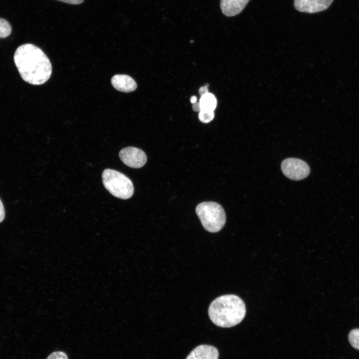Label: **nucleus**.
<instances>
[{"label": "nucleus", "mask_w": 359, "mask_h": 359, "mask_svg": "<svg viewBox=\"0 0 359 359\" xmlns=\"http://www.w3.org/2000/svg\"><path fill=\"white\" fill-rule=\"evenodd\" d=\"M208 314L212 322L221 328H230L239 324L246 314L243 300L235 295L219 296L210 304Z\"/></svg>", "instance_id": "nucleus-2"}, {"label": "nucleus", "mask_w": 359, "mask_h": 359, "mask_svg": "<svg viewBox=\"0 0 359 359\" xmlns=\"http://www.w3.org/2000/svg\"><path fill=\"white\" fill-rule=\"evenodd\" d=\"M192 109L194 111L199 112L201 110L200 104L199 102L193 103Z\"/></svg>", "instance_id": "nucleus-19"}, {"label": "nucleus", "mask_w": 359, "mask_h": 359, "mask_svg": "<svg viewBox=\"0 0 359 359\" xmlns=\"http://www.w3.org/2000/svg\"><path fill=\"white\" fill-rule=\"evenodd\" d=\"M250 0H220V6L223 14L233 16L240 13Z\"/></svg>", "instance_id": "nucleus-10"}, {"label": "nucleus", "mask_w": 359, "mask_h": 359, "mask_svg": "<svg viewBox=\"0 0 359 359\" xmlns=\"http://www.w3.org/2000/svg\"><path fill=\"white\" fill-rule=\"evenodd\" d=\"M348 339L351 346L359 350V329L352 330L349 334Z\"/></svg>", "instance_id": "nucleus-13"}, {"label": "nucleus", "mask_w": 359, "mask_h": 359, "mask_svg": "<svg viewBox=\"0 0 359 359\" xmlns=\"http://www.w3.org/2000/svg\"><path fill=\"white\" fill-rule=\"evenodd\" d=\"M46 359H68V357L63 352L55 351L50 354Z\"/></svg>", "instance_id": "nucleus-15"}, {"label": "nucleus", "mask_w": 359, "mask_h": 359, "mask_svg": "<svg viewBox=\"0 0 359 359\" xmlns=\"http://www.w3.org/2000/svg\"><path fill=\"white\" fill-rule=\"evenodd\" d=\"M208 93V90L207 89V87L203 86L202 87H201L200 89H199V93L200 95V96H202L205 95V94Z\"/></svg>", "instance_id": "nucleus-18"}, {"label": "nucleus", "mask_w": 359, "mask_h": 359, "mask_svg": "<svg viewBox=\"0 0 359 359\" xmlns=\"http://www.w3.org/2000/svg\"><path fill=\"white\" fill-rule=\"evenodd\" d=\"M11 27L5 19L0 18V38H5L10 34Z\"/></svg>", "instance_id": "nucleus-12"}, {"label": "nucleus", "mask_w": 359, "mask_h": 359, "mask_svg": "<svg viewBox=\"0 0 359 359\" xmlns=\"http://www.w3.org/2000/svg\"><path fill=\"white\" fill-rule=\"evenodd\" d=\"M214 117L213 111L201 110L198 114L199 120L204 123L211 121Z\"/></svg>", "instance_id": "nucleus-14"}, {"label": "nucleus", "mask_w": 359, "mask_h": 359, "mask_svg": "<svg viewBox=\"0 0 359 359\" xmlns=\"http://www.w3.org/2000/svg\"><path fill=\"white\" fill-rule=\"evenodd\" d=\"M13 59L21 78L29 84L41 85L50 77V61L44 52L33 44L19 46L15 50Z\"/></svg>", "instance_id": "nucleus-1"}, {"label": "nucleus", "mask_w": 359, "mask_h": 359, "mask_svg": "<svg viewBox=\"0 0 359 359\" xmlns=\"http://www.w3.org/2000/svg\"><path fill=\"white\" fill-rule=\"evenodd\" d=\"M334 0H294L295 9L300 12L313 13L327 9Z\"/></svg>", "instance_id": "nucleus-7"}, {"label": "nucleus", "mask_w": 359, "mask_h": 359, "mask_svg": "<svg viewBox=\"0 0 359 359\" xmlns=\"http://www.w3.org/2000/svg\"><path fill=\"white\" fill-rule=\"evenodd\" d=\"M119 157L126 165L133 168H140L146 163L147 158L142 150L133 147L122 149L119 152Z\"/></svg>", "instance_id": "nucleus-6"}, {"label": "nucleus", "mask_w": 359, "mask_h": 359, "mask_svg": "<svg viewBox=\"0 0 359 359\" xmlns=\"http://www.w3.org/2000/svg\"><path fill=\"white\" fill-rule=\"evenodd\" d=\"M195 212L204 228L208 232L214 233L220 231L226 222V215L223 207L213 201L199 203Z\"/></svg>", "instance_id": "nucleus-3"}, {"label": "nucleus", "mask_w": 359, "mask_h": 359, "mask_svg": "<svg viewBox=\"0 0 359 359\" xmlns=\"http://www.w3.org/2000/svg\"><path fill=\"white\" fill-rule=\"evenodd\" d=\"M65 3L72 4H79L81 3L84 0H56Z\"/></svg>", "instance_id": "nucleus-17"}, {"label": "nucleus", "mask_w": 359, "mask_h": 359, "mask_svg": "<svg viewBox=\"0 0 359 359\" xmlns=\"http://www.w3.org/2000/svg\"><path fill=\"white\" fill-rule=\"evenodd\" d=\"M201 110L214 111L217 105V101L213 94L207 93L201 96L199 100Z\"/></svg>", "instance_id": "nucleus-11"}, {"label": "nucleus", "mask_w": 359, "mask_h": 359, "mask_svg": "<svg viewBox=\"0 0 359 359\" xmlns=\"http://www.w3.org/2000/svg\"><path fill=\"white\" fill-rule=\"evenodd\" d=\"M217 349L210 345H201L195 348L186 359H218Z\"/></svg>", "instance_id": "nucleus-8"}, {"label": "nucleus", "mask_w": 359, "mask_h": 359, "mask_svg": "<svg viewBox=\"0 0 359 359\" xmlns=\"http://www.w3.org/2000/svg\"><path fill=\"white\" fill-rule=\"evenodd\" d=\"M197 98L195 96H193L190 98V102L191 103H194L196 102Z\"/></svg>", "instance_id": "nucleus-20"}, {"label": "nucleus", "mask_w": 359, "mask_h": 359, "mask_svg": "<svg viewBox=\"0 0 359 359\" xmlns=\"http://www.w3.org/2000/svg\"><path fill=\"white\" fill-rule=\"evenodd\" d=\"M102 177L105 187L114 196L126 199L133 195L134 190L133 183L122 173L107 169L103 171Z\"/></svg>", "instance_id": "nucleus-4"}, {"label": "nucleus", "mask_w": 359, "mask_h": 359, "mask_svg": "<svg viewBox=\"0 0 359 359\" xmlns=\"http://www.w3.org/2000/svg\"><path fill=\"white\" fill-rule=\"evenodd\" d=\"M111 84L115 89L126 93L134 91L137 87L135 80L130 76L125 74L113 76L111 78Z\"/></svg>", "instance_id": "nucleus-9"}, {"label": "nucleus", "mask_w": 359, "mask_h": 359, "mask_svg": "<svg viewBox=\"0 0 359 359\" xmlns=\"http://www.w3.org/2000/svg\"><path fill=\"white\" fill-rule=\"evenodd\" d=\"M5 216V211L3 203L0 199V223L3 221Z\"/></svg>", "instance_id": "nucleus-16"}, {"label": "nucleus", "mask_w": 359, "mask_h": 359, "mask_svg": "<svg viewBox=\"0 0 359 359\" xmlns=\"http://www.w3.org/2000/svg\"><path fill=\"white\" fill-rule=\"evenodd\" d=\"M281 170L288 178L299 180L307 178L310 172L308 165L304 161L297 158H287L281 165Z\"/></svg>", "instance_id": "nucleus-5"}]
</instances>
